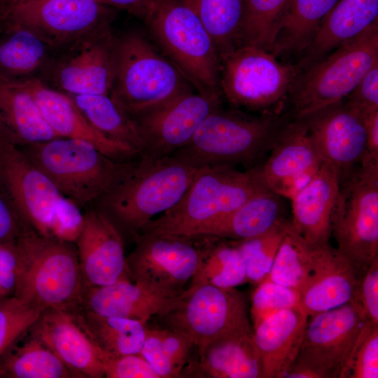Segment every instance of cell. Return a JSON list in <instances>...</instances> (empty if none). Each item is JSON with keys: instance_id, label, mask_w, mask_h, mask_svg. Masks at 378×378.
Instances as JSON below:
<instances>
[{"instance_id": "cell-1", "label": "cell", "mask_w": 378, "mask_h": 378, "mask_svg": "<svg viewBox=\"0 0 378 378\" xmlns=\"http://www.w3.org/2000/svg\"><path fill=\"white\" fill-rule=\"evenodd\" d=\"M200 168L174 155L140 158L95 202V208L134 238L153 216L180 200Z\"/></svg>"}, {"instance_id": "cell-2", "label": "cell", "mask_w": 378, "mask_h": 378, "mask_svg": "<svg viewBox=\"0 0 378 378\" xmlns=\"http://www.w3.org/2000/svg\"><path fill=\"white\" fill-rule=\"evenodd\" d=\"M13 295L43 312H74L83 303L84 285L71 242L42 236L26 226L15 244Z\"/></svg>"}, {"instance_id": "cell-3", "label": "cell", "mask_w": 378, "mask_h": 378, "mask_svg": "<svg viewBox=\"0 0 378 378\" xmlns=\"http://www.w3.org/2000/svg\"><path fill=\"white\" fill-rule=\"evenodd\" d=\"M290 118L283 114L252 115L239 110L210 113L190 141L172 155L200 167L252 168L271 151Z\"/></svg>"}, {"instance_id": "cell-4", "label": "cell", "mask_w": 378, "mask_h": 378, "mask_svg": "<svg viewBox=\"0 0 378 378\" xmlns=\"http://www.w3.org/2000/svg\"><path fill=\"white\" fill-rule=\"evenodd\" d=\"M0 192L38 234L76 241L83 223L80 209L64 197L18 147L1 137Z\"/></svg>"}, {"instance_id": "cell-5", "label": "cell", "mask_w": 378, "mask_h": 378, "mask_svg": "<svg viewBox=\"0 0 378 378\" xmlns=\"http://www.w3.org/2000/svg\"><path fill=\"white\" fill-rule=\"evenodd\" d=\"M265 189L256 166L244 172L228 165L202 167L180 200L139 234L193 237Z\"/></svg>"}, {"instance_id": "cell-6", "label": "cell", "mask_w": 378, "mask_h": 378, "mask_svg": "<svg viewBox=\"0 0 378 378\" xmlns=\"http://www.w3.org/2000/svg\"><path fill=\"white\" fill-rule=\"evenodd\" d=\"M19 148L64 197L80 209L95 202L134 162L115 160L89 142L65 137Z\"/></svg>"}, {"instance_id": "cell-7", "label": "cell", "mask_w": 378, "mask_h": 378, "mask_svg": "<svg viewBox=\"0 0 378 378\" xmlns=\"http://www.w3.org/2000/svg\"><path fill=\"white\" fill-rule=\"evenodd\" d=\"M145 19L157 44L197 92L220 96V57L194 10L184 0H155Z\"/></svg>"}, {"instance_id": "cell-8", "label": "cell", "mask_w": 378, "mask_h": 378, "mask_svg": "<svg viewBox=\"0 0 378 378\" xmlns=\"http://www.w3.org/2000/svg\"><path fill=\"white\" fill-rule=\"evenodd\" d=\"M378 63V21L302 71L288 103L291 120L304 118L344 100Z\"/></svg>"}, {"instance_id": "cell-9", "label": "cell", "mask_w": 378, "mask_h": 378, "mask_svg": "<svg viewBox=\"0 0 378 378\" xmlns=\"http://www.w3.org/2000/svg\"><path fill=\"white\" fill-rule=\"evenodd\" d=\"M190 86L141 34L130 31L116 38L109 95L130 117L191 90Z\"/></svg>"}, {"instance_id": "cell-10", "label": "cell", "mask_w": 378, "mask_h": 378, "mask_svg": "<svg viewBox=\"0 0 378 378\" xmlns=\"http://www.w3.org/2000/svg\"><path fill=\"white\" fill-rule=\"evenodd\" d=\"M262 48L241 45L220 58V89L234 107L282 114L302 73Z\"/></svg>"}, {"instance_id": "cell-11", "label": "cell", "mask_w": 378, "mask_h": 378, "mask_svg": "<svg viewBox=\"0 0 378 378\" xmlns=\"http://www.w3.org/2000/svg\"><path fill=\"white\" fill-rule=\"evenodd\" d=\"M331 237L360 276L378 257V159L365 156L340 182Z\"/></svg>"}, {"instance_id": "cell-12", "label": "cell", "mask_w": 378, "mask_h": 378, "mask_svg": "<svg viewBox=\"0 0 378 378\" xmlns=\"http://www.w3.org/2000/svg\"><path fill=\"white\" fill-rule=\"evenodd\" d=\"M193 344L196 354L219 338L250 326L245 297L234 288L189 285L158 317Z\"/></svg>"}, {"instance_id": "cell-13", "label": "cell", "mask_w": 378, "mask_h": 378, "mask_svg": "<svg viewBox=\"0 0 378 378\" xmlns=\"http://www.w3.org/2000/svg\"><path fill=\"white\" fill-rule=\"evenodd\" d=\"M126 258L128 277L171 296L189 285L206 251L216 239L161 234H140Z\"/></svg>"}, {"instance_id": "cell-14", "label": "cell", "mask_w": 378, "mask_h": 378, "mask_svg": "<svg viewBox=\"0 0 378 378\" xmlns=\"http://www.w3.org/2000/svg\"><path fill=\"white\" fill-rule=\"evenodd\" d=\"M116 38L108 26L55 51L38 78L69 95L109 94Z\"/></svg>"}, {"instance_id": "cell-15", "label": "cell", "mask_w": 378, "mask_h": 378, "mask_svg": "<svg viewBox=\"0 0 378 378\" xmlns=\"http://www.w3.org/2000/svg\"><path fill=\"white\" fill-rule=\"evenodd\" d=\"M111 18L101 0H25L6 1L2 19L28 28L57 51L110 26Z\"/></svg>"}, {"instance_id": "cell-16", "label": "cell", "mask_w": 378, "mask_h": 378, "mask_svg": "<svg viewBox=\"0 0 378 378\" xmlns=\"http://www.w3.org/2000/svg\"><path fill=\"white\" fill-rule=\"evenodd\" d=\"M220 108V96L191 90L131 117L140 141L139 158L172 155L190 141L210 113Z\"/></svg>"}, {"instance_id": "cell-17", "label": "cell", "mask_w": 378, "mask_h": 378, "mask_svg": "<svg viewBox=\"0 0 378 378\" xmlns=\"http://www.w3.org/2000/svg\"><path fill=\"white\" fill-rule=\"evenodd\" d=\"M366 322L360 307L352 299L337 308L309 316L294 364L311 369L321 378H340Z\"/></svg>"}, {"instance_id": "cell-18", "label": "cell", "mask_w": 378, "mask_h": 378, "mask_svg": "<svg viewBox=\"0 0 378 378\" xmlns=\"http://www.w3.org/2000/svg\"><path fill=\"white\" fill-rule=\"evenodd\" d=\"M302 120L322 162L331 165L342 181L366 154V132L361 113L342 101Z\"/></svg>"}, {"instance_id": "cell-19", "label": "cell", "mask_w": 378, "mask_h": 378, "mask_svg": "<svg viewBox=\"0 0 378 378\" xmlns=\"http://www.w3.org/2000/svg\"><path fill=\"white\" fill-rule=\"evenodd\" d=\"M323 163L302 119H290L266 161L256 165L262 185L290 199Z\"/></svg>"}, {"instance_id": "cell-20", "label": "cell", "mask_w": 378, "mask_h": 378, "mask_svg": "<svg viewBox=\"0 0 378 378\" xmlns=\"http://www.w3.org/2000/svg\"><path fill=\"white\" fill-rule=\"evenodd\" d=\"M84 288L105 286L127 275L120 230L102 211L90 209L76 241Z\"/></svg>"}, {"instance_id": "cell-21", "label": "cell", "mask_w": 378, "mask_h": 378, "mask_svg": "<svg viewBox=\"0 0 378 378\" xmlns=\"http://www.w3.org/2000/svg\"><path fill=\"white\" fill-rule=\"evenodd\" d=\"M75 314L44 311L29 332L52 350L75 377H104L102 353Z\"/></svg>"}, {"instance_id": "cell-22", "label": "cell", "mask_w": 378, "mask_h": 378, "mask_svg": "<svg viewBox=\"0 0 378 378\" xmlns=\"http://www.w3.org/2000/svg\"><path fill=\"white\" fill-rule=\"evenodd\" d=\"M21 81L57 136L89 142L115 160L131 161L139 157L134 148L106 137L94 128L70 95L48 86L36 77Z\"/></svg>"}, {"instance_id": "cell-23", "label": "cell", "mask_w": 378, "mask_h": 378, "mask_svg": "<svg viewBox=\"0 0 378 378\" xmlns=\"http://www.w3.org/2000/svg\"><path fill=\"white\" fill-rule=\"evenodd\" d=\"M361 276L329 243L314 245L312 271L300 292V307L308 316L350 301Z\"/></svg>"}, {"instance_id": "cell-24", "label": "cell", "mask_w": 378, "mask_h": 378, "mask_svg": "<svg viewBox=\"0 0 378 378\" xmlns=\"http://www.w3.org/2000/svg\"><path fill=\"white\" fill-rule=\"evenodd\" d=\"M340 192L337 171L323 162L290 198L294 230L312 245L329 243L331 220Z\"/></svg>"}, {"instance_id": "cell-25", "label": "cell", "mask_w": 378, "mask_h": 378, "mask_svg": "<svg viewBox=\"0 0 378 378\" xmlns=\"http://www.w3.org/2000/svg\"><path fill=\"white\" fill-rule=\"evenodd\" d=\"M263 378L260 357L251 325L234 330L196 354L186 377Z\"/></svg>"}, {"instance_id": "cell-26", "label": "cell", "mask_w": 378, "mask_h": 378, "mask_svg": "<svg viewBox=\"0 0 378 378\" xmlns=\"http://www.w3.org/2000/svg\"><path fill=\"white\" fill-rule=\"evenodd\" d=\"M177 296H171L131 280L127 275L115 283L84 290L83 303L88 312L148 323L161 316Z\"/></svg>"}, {"instance_id": "cell-27", "label": "cell", "mask_w": 378, "mask_h": 378, "mask_svg": "<svg viewBox=\"0 0 378 378\" xmlns=\"http://www.w3.org/2000/svg\"><path fill=\"white\" fill-rule=\"evenodd\" d=\"M309 316L300 308L274 313L253 327L263 378H283L298 355Z\"/></svg>"}, {"instance_id": "cell-28", "label": "cell", "mask_w": 378, "mask_h": 378, "mask_svg": "<svg viewBox=\"0 0 378 378\" xmlns=\"http://www.w3.org/2000/svg\"><path fill=\"white\" fill-rule=\"evenodd\" d=\"M378 21V0H339L320 23L298 63L302 71Z\"/></svg>"}, {"instance_id": "cell-29", "label": "cell", "mask_w": 378, "mask_h": 378, "mask_svg": "<svg viewBox=\"0 0 378 378\" xmlns=\"http://www.w3.org/2000/svg\"><path fill=\"white\" fill-rule=\"evenodd\" d=\"M0 137L18 148L59 137L21 80L0 78Z\"/></svg>"}, {"instance_id": "cell-30", "label": "cell", "mask_w": 378, "mask_h": 378, "mask_svg": "<svg viewBox=\"0 0 378 378\" xmlns=\"http://www.w3.org/2000/svg\"><path fill=\"white\" fill-rule=\"evenodd\" d=\"M283 197L265 189L191 238L242 241L263 234L286 221Z\"/></svg>"}, {"instance_id": "cell-31", "label": "cell", "mask_w": 378, "mask_h": 378, "mask_svg": "<svg viewBox=\"0 0 378 378\" xmlns=\"http://www.w3.org/2000/svg\"><path fill=\"white\" fill-rule=\"evenodd\" d=\"M55 52L28 28L6 19L0 20V78H38Z\"/></svg>"}, {"instance_id": "cell-32", "label": "cell", "mask_w": 378, "mask_h": 378, "mask_svg": "<svg viewBox=\"0 0 378 378\" xmlns=\"http://www.w3.org/2000/svg\"><path fill=\"white\" fill-rule=\"evenodd\" d=\"M339 0H290L270 50L276 57L303 52Z\"/></svg>"}, {"instance_id": "cell-33", "label": "cell", "mask_w": 378, "mask_h": 378, "mask_svg": "<svg viewBox=\"0 0 378 378\" xmlns=\"http://www.w3.org/2000/svg\"><path fill=\"white\" fill-rule=\"evenodd\" d=\"M80 321L102 354L115 357L140 354L146 335V323L96 314L85 311Z\"/></svg>"}, {"instance_id": "cell-34", "label": "cell", "mask_w": 378, "mask_h": 378, "mask_svg": "<svg viewBox=\"0 0 378 378\" xmlns=\"http://www.w3.org/2000/svg\"><path fill=\"white\" fill-rule=\"evenodd\" d=\"M75 377L62 360L39 339L30 333L15 342L0 356V378Z\"/></svg>"}, {"instance_id": "cell-35", "label": "cell", "mask_w": 378, "mask_h": 378, "mask_svg": "<svg viewBox=\"0 0 378 378\" xmlns=\"http://www.w3.org/2000/svg\"><path fill=\"white\" fill-rule=\"evenodd\" d=\"M195 348L181 332L166 327L146 326V335L141 354L160 378L184 377L193 358Z\"/></svg>"}, {"instance_id": "cell-36", "label": "cell", "mask_w": 378, "mask_h": 378, "mask_svg": "<svg viewBox=\"0 0 378 378\" xmlns=\"http://www.w3.org/2000/svg\"><path fill=\"white\" fill-rule=\"evenodd\" d=\"M211 35L220 60L241 46L245 0H184Z\"/></svg>"}, {"instance_id": "cell-37", "label": "cell", "mask_w": 378, "mask_h": 378, "mask_svg": "<svg viewBox=\"0 0 378 378\" xmlns=\"http://www.w3.org/2000/svg\"><path fill=\"white\" fill-rule=\"evenodd\" d=\"M70 96L94 128L106 137L130 146L139 155L141 145L134 123L109 94Z\"/></svg>"}, {"instance_id": "cell-38", "label": "cell", "mask_w": 378, "mask_h": 378, "mask_svg": "<svg viewBox=\"0 0 378 378\" xmlns=\"http://www.w3.org/2000/svg\"><path fill=\"white\" fill-rule=\"evenodd\" d=\"M314 248L288 221L267 279L300 293L312 271Z\"/></svg>"}, {"instance_id": "cell-39", "label": "cell", "mask_w": 378, "mask_h": 378, "mask_svg": "<svg viewBox=\"0 0 378 378\" xmlns=\"http://www.w3.org/2000/svg\"><path fill=\"white\" fill-rule=\"evenodd\" d=\"M246 282L245 266L236 241L216 239L206 251L189 285L206 284L223 288H234Z\"/></svg>"}, {"instance_id": "cell-40", "label": "cell", "mask_w": 378, "mask_h": 378, "mask_svg": "<svg viewBox=\"0 0 378 378\" xmlns=\"http://www.w3.org/2000/svg\"><path fill=\"white\" fill-rule=\"evenodd\" d=\"M290 0H245L241 46L270 51Z\"/></svg>"}, {"instance_id": "cell-41", "label": "cell", "mask_w": 378, "mask_h": 378, "mask_svg": "<svg viewBox=\"0 0 378 378\" xmlns=\"http://www.w3.org/2000/svg\"><path fill=\"white\" fill-rule=\"evenodd\" d=\"M288 222L284 221L260 236L235 241L244 261L248 282L257 286L267 279Z\"/></svg>"}, {"instance_id": "cell-42", "label": "cell", "mask_w": 378, "mask_h": 378, "mask_svg": "<svg viewBox=\"0 0 378 378\" xmlns=\"http://www.w3.org/2000/svg\"><path fill=\"white\" fill-rule=\"evenodd\" d=\"M42 313L13 295L0 299V356L30 330Z\"/></svg>"}, {"instance_id": "cell-43", "label": "cell", "mask_w": 378, "mask_h": 378, "mask_svg": "<svg viewBox=\"0 0 378 378\" xmlns=\"http://www.w3.org/2000/svg\"><path fill=\"white\" fill-rule=\"evenodd\" d=\"M378 377V325L366 322L354 344L340 378Z\"/></svg>"}, {"instance_id": "cell-44", "label": "cell", "mask_w": 378, "mask_h": 378, "mask_svg": "<svg viewBox=\"0 0 378 378\" xmlns=\"http://www.w3.org/2000/svg\"><path fill=\"white\" fill-rule=\"evenodd\" d=\"M298 307H300L299 290L266 279L256 286L251 295L253 327L274 313Z\"/></svg>"}, {"instance_id": "cell-45", "label": "cell", "mask_w": 378, "mask_h": 378, "mask_svg": "<svg viewBox=\"0 0 378 378\" xmlns=\"http://www.w3.org/2000/svg\"><path fill=\"white\" fill-rule=\"evenodd\" d=\"M104 377L106 378H160L147 360L141 354H127L115 357L102 354Z\"/></svg>"}, {"instance_id": "cell-46", "label": "cell", "mask_w": 378, "mask_h": 378, "mask_svg": "<svg viewBox=\"0 0 378 378\" xmlns=\"http://www.w3.org/2000/svg\"><path fill=\"white\" fill-rule=\"evenodd\" d=\"M367 321L378 325V257L361 276L352 298Z\"/></svg>"}, {"instance_id": "cell-47", "label": "cell", "mask_w": 378, "mask_h": 378, "mask_svg": "<svg viewBox=\"0 0 378 378\" xmlns=\"http://www.w3.org/2000/svg\"><path fill=\"white\" fill-rule=\"evenodd\" d=\"M346 97V103L361 114L378 110V63L365 74Z\"/></svg>"}, {"instance_id": "cell-48", "label": "cell", "mask_w": 378, "mask_h": 378, "mask_svg": "<svg viewBox=\"0 0 378 378\" xmlns=\"http://www.w3.org/2000/svg\"><path fill=\"white\" fill-rule=\"evenodd\" d=\"M27 225L0 192V244H15Z\"/></svg>"}, {"instance_id": "cell-49", "label": "cell", "mask_w": 378, "mask_h": 378, "mask_svg": "<svg viewBox=\"0 0 378 378\" xmlns=\"http://www.w3.org/2000/svg\"><path fill=\"white\" fill-rule=\"evenodd\" d=\"M361 115L366 132L365 155L378 159V110Z\"/></svg>"}, {"instance_id": "cell-50", "label": "cell", "mask_w": 378, "mask_h": 378, "mask_svg": "<svg viewBox=\"0 0 378 378\" xmlns=\"http://www.w3.org/2000/svg\"><path fill=\"white\" fill-rule=\"evenodd\" d=\"M105 4L122 8L145 18L155 0H101Z\"/></svg>"}, {"instance_id": "cell-51", "label": "cell", "mask_w": 378, "mask_h": 378, "mask_svg": "<svg viewBox=\"0 0 378 378\" xmlns=\"http://www.w3.org/2000/svg\"><path fill=\"white\" fill-rule=\"evenodd\" d=\"M283 378H321V377L308 368L293 364L285 373Z\"/></svg>"}, {"instance_id": "cell-52", "label": "cell", "mask_w": 378, "mask_h": 378, "mask_svg": "<svg viewBox=\"0 0 378 378\" xmlns=\"http://www.w3.org/2000/svg\"><path fill=\"white\" fill-rule=\"evenodd\" d=\"M8 296V292L0 279V299Z\"/></svg>"}, {"instance_id": "cell-53", "label": "cell", "mask_w": 378, "mask_h": 378, "mask_svg": "<svg viewBox=\"0 0 378 378\" xmlns=\"http://www.w3.org/2000/svg\"><path fill=\"white\" fill-rule=\"evenodd\" d=\"M6 6L5 0H0V20L2 18Z\"/></svg>"}, {"instance_id": "cell-54", "label": "cell", "mask_w": 378, "mask_h": 378, "mask_svg": "<svg viewBox=\"0 0 378 378\" xmlns=\"http://www.w3.org/2000/svg\"><path fill=\"white\" fill-rule=\"evenodd\" d=\"M22 1H25V0H6L7 3H15V2Z\"/></svg>"}]
</instances>
